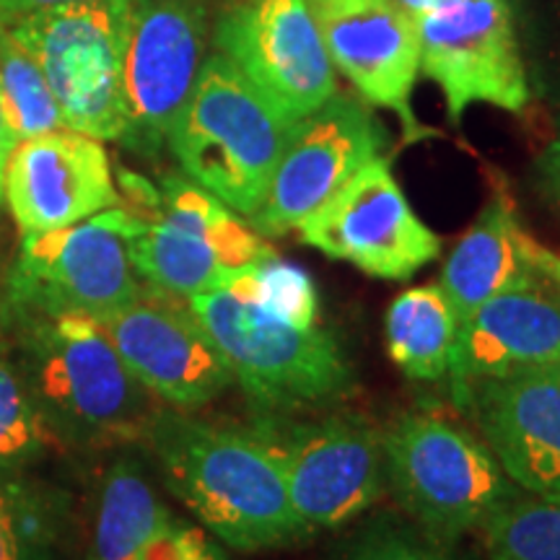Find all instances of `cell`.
Here are the masks:
<instances>
[{
    "mask_svg": "<svg viewBox=\"0 0 560 560\" xmlns=\"http://www.w3.org/2000/svg\"><path fill=\"white\" fill-rule=\"evenodd\" d=\"M187 301L257 408H317L353 382L340 340L322 325L317 285L299 265L272 257Z\"/></svg>",
    "mask_w": 560,
    "mask_h": 560,
    "instance_id": "6da1fadb",
    "label": "cell"
},
{
    "mask_svg": "<svg viewBox=\"0 0 560 560\" xmlns=\"http://www.w3.org/2000/svg\"><path fill=\"white\" fill-rule=\"evenodd\" d=\"M149 441L172 493L229 548L278 550L312 537L260 425L240 429L172 410L159 412Z\"/></svg>",
    "mask_w": 560,
    "mask_h": 560,
    "instance_id": "7a4b0ae2",
    "label": "cell"
},
{
    "mask_svg": "<svg viewBox=\"0 0 560 560\" xmlns=\"http://www.w3.org/2000/svg\"><path fill=\"white\" fill-rule=\"evenodd\" d=\"M296 122L226 55L215 52L202 60L166 143L187 179L249 221L268 195Z\"/></svg>",
    "mask_w": 560,
    "mask_h": 560,
    "instance_id": "3957f363",
    "label": "cell"
},
{
    "mask_svg": "<svg viewBox=\"0 0 560 560\" xmlns=\"http://www.w3.org/2000/svg\"><path fill=\"white\" fill-rule=\"evenodd\" d=\"M382 446L395 499L436 542L480 529L522 490L486 441L446 418L405 416L382 433Z\"/></svg>",
    "mask_w": 560,
    "mask_h": 560,
    "instance_id": "277c9868",
    "label": "cell"
},
{
    "mask_svg": "<svg viewBox=\"0 0 560 560\" xmlns=\"http://www.w3.org/2000/svg\"><path fill=\"white\" fill-rule=\"evenodd\" d=\"M145 210H130L128 247L138 276L153 289L192 299L278 252L192 179L166 177L149 190Z\"/></svg>",
    "mask_w": 560,
    "mask_h": 560,
    "instance_id": "5b68a950",
    "label": "cell"
},
{
    "mask_svg": "<svg viewBox=\"0 0 560 560\" xmlns=\"http://www.w3.org/2000/svg\"><path fill=\"white\" fill-rule=\"evenodd\" d=\"M34 387L47 412L86 441L149 439L159 410L125 366L102 322L66 314L32 327Z\"/></svg>",
    "mask_w": 560,
    "mask_h": 560,
    "instance_id": "8992f818",
    "label": "cell"
},
{
    "mask_svg": "<svg viewBox=\"0 0 560 560\" xmlns=\"http://www.w3.org/2000/svg\"><path fill=\"white\" fill-rule=\"evenodd\" d=\"M130 0H86L3 24L39 62L68 130L122 140V55Z\"/></svg>",
    "mask_w": 560,
    "mask_h": 560,
    "instance_id": "52a82bcc",
    "label": "cell"
},
{
    "mask_svg": "<svg viewBox=\"0 0 560 560\" xmlns=\"http://www.w3.org/2000/svg\"><path fill=\"white\" fill-rule=\"evenodd\" d=\"M130 210L115 206L68 229L24 236L11 301L32 317L107 319L143 291L128 247Z\"/></svg>",
    "mask_w": 560,
    "mask_h": 560,
    "instance_id": "ba28073f",
    "label": "cell"
},
{
    "mask_svg": "<svg viewBox=\"0 0 560 560\" xmlns=\"http://www.w3.org/2000/svg\"><path fill=\"white\" fill-rule=\"evenodd\" d=\"M412 19L420 70L441 89L454 125H462L475 102L511 115L529 107L527 68L509 0H459L450 9Z\"/></svg>",
    "mask_w": 560,
    "mask_h": 560,
    "instance_id": "9c48e42d",
    "label": "cell"
},
{
    "mask_svg": "<svg viewBox=\"0 0 560 560\" xmlns=\"http://www.w3.org/2000/svg\"><path fill=\"white\" fill-rule=\"evenodd\" d=\"M301 242L380 280H408L439 257V236L418 219L384 156L371 159L299 223Z\"/></svg>",
    "mask_w": 560,
    "mask_h": 560,
    "instance_id": "30bf717a",
    "label": "cell"
},
{
    "mask_svg": "<svg viewBox=\"0 0 560 560\" xmlns=\"http://www.w3.org/2000/svg\"><path fill=\"white\" fill-rule=\"evenodd\" d=\"M285 490L312 532L338 529L382 499L387 482L382 431L363 418L332 416L310 423H262Z\"/></svg>",
    "mask_w": 560,
    "mask_h": 560,
    "instance_id": "8fae6325",
    "label": "cell"
},
{
    "mask_svg": "<svg viewBox=\"0 0 560 560\" xmlns=\"http://www.w3.org/2000/svg\"><path fill=\"white\" fill-rule=\"evenodd\" d=\"M202 11L195 0H130L122 55V140L156 153L202 68Z\"/></svg>",
    "mask_w": 560,
    "mask_h": 560,
    "instance_id": "7c38bea8",
    "label": "cell"
},
{
    "mask_svg": "<svg viewBox=\"0 0 560 560\" xmlns=\"http://www.w3.org/2000/svg\"><path fill=\"white\" fill-rule=\"evenodd\" d=\"M384 145L387 132L369 104L335 91L319 109L293 125L268 195L249 226L262 236L289 234L363 164L382 156Z\"/></svg>",
    "mask_w": 560,
    "mask_h": 560,
    "instance_id": "4fadbf2b",
    "label": "cell"
},
{
    "mask_svg": "<svg viewBox=\"0 0 560 560\" xmlns=\"http://www.w3.org/2000/svg\"><path fill=\"white\" fill-rule=\"evenodd\" d=\"M215 42L291 120L312 115L338 91L306 0H240L221 16Z\"/></svg>",
    "mask_w": 560,
    "mask_h": 560,
    "instance_id": "5bb4252c",
    "label": "cell"
},
{
    "mask_svg": "<svg viewBox=\"0 0 560 560\" xmlns=\"http://www.w3.org/2000/svg\"><path fill=\"white\" fill-rule=\"evenodd\" d=\"M102 327L132 376L174 410L206 408L234 382L187 299L145 283L140 296L102 319Z\"/></svg>",
    "mask_w": 560,
    "mask_h": 560,
    "instance_id": "9a60e30c",
    "label": "cell"
},
{
    "mask_svg": "<svg viewBox=\"0 0 560 560\" xmlns=\"http://www.w3.org/2000/svg\"><path fill=\"white\" fill-rule=\"evenodd\" d=\"M332 66L374 107L400 117L408 140H420L410 107L420 73V42L412 13L397 0H306Z\"/></svg>",
    "mask_w": 560,
    "mask_h": 560,
    "instance_id": "2e32d148",
    "label": "cell"
},
{
    "mask_svg": "<svg viewBox=\"0 0 560 560\" xmlns=\"http://www.w3.org/2000/svg\"><path fill=\"white\" fill-rule=\"evenodd\" d=\"M3 198L24 236L68 229L120 206L102 140L68 128L13 145L3 172Z\"/></svg>",
    "mask_w": 560,
    "mask_h": 560,
    "instance_id": "e0dca14e",
    "label": "cell"
},
{
    "mask_svg": "<svg viewBox=\"0 0 560 560\" xmlns=\"http://www.w3.org/2000/svg\"><path fill=\"white\" fill-rule=\"evenodd\" d=\"M454 397L514 486L560 493V382L550 369L472 380Z\"/></svg>",
    "mask_w": 560,
    "mask_h": 560,
    "instance_id": "ac0fdd59",
    "label": "cell"
},
{
    "mask_svg": "<svg viewBox=\"0 0 560 560\" xmlns=\"http://www.w3.org/2000/svg\"><path fill=\"white\" fill-rule=\"evenodd\" d=\"M560 361V291L548 278L503 291L459 322L452 387L488 376L550 369Z\"/></svg>",
    "mask_w": 560,
    "mask_h": 560,
    "instance_id": "d6986e66",
    "label": "cell"
},
{
    "mask_svg": "<svg viewBox=\"0 0 560 560\" xmlns=\"http://www.w3.org/2000/svg\"><path fill=\"white\" fill-rule=\"evenodd\" d=\"M532 260V236L520 226L506 187L493 192L441 270V291L465 322L488 299L540 280Z\"/></svg>",
    "mask_w": 560,
    "mask_h": 560,
    "instance_id": "ffe728a7",
    "label": "cell"
},
{
    "mask_svg": "<svg viewBox=\"0 0 560 560\" xmlns=\"http://www.w3.org/2000/svg\"><path fill=\"white\" fill-rule=\"evenodd\" d=\"M459 319L439 283L400 293L387 310L389 359L405 376L441 382L450 376Z\"/></svg>",
    "mask_w": 560,
    "mask_h": 560,
    "instance_id": "44dd1931",
    "label": "cell"
},
{
    "mask_svg": "<svg viewBox=\"0 0 560 560\" xmlns=\"http://www.w3.org/2000/svg\"><path fill=\"white\" fill-rule=\"evenodd\" d=\"M170 520L143 472L128 459L117 462L102 486L91 560H143L145 548Z\"/></svg>",
    "mask_w": 560,
    "mask_h": 560,
    "instance_id": "7402d4cb",
    "label": "cell"
},
{
    "mask_svg": "<svg viewBox=\"0 0 560 560\" xmlns=\"http://www.w3.org/2000/svg\"><path fill=\"white\" fill-rule=\"evenodd\" d=\"M490 560H560V493H527L480 524Z\"/></svg>",
    "mask_w": 560,
    "mask_h": 560,
    "instance_id": "603a6c76",
    "label": "cell"
},
{
    "mask_svg": "<svg viewBox=\"0 0 560 560\" xmlns=\"http://www.w3.org/2000/svg\"><path fill=\"white\" fill-rule=\"evenodd\" d=\"M0 104L13 140L66 128L45 70L0 24Z\"/></svg>",
    "mask_w": 560,
    "mask_h": 560,
    "instance_id": "cb8c5ba5",
    "label": "cell"
},
{
    "mask_svg": "<svg viewBox=\"0 0 560 560\" xmlns=\"http://www.w3.org/2000/svg\"><path fill=\"white\" fill-rule=\"evenodd\" d=\"M527 68L532 100H540L560 132V0H509Z\"/></svg>",
    "mask_w": 560,
    "mask_h": 560,
    "instance_id": "d4e9b609",
    "label": "cell"
},
{
    "mask_svg": "<svg viewBox=\"0 0 560 560\" xmlns=\"http://www.w3.org/2000/svg\"><path fill=\"white\" fill-rule=\"evenodd\" d=\"M45 444V423L13 369L0 359V462L24 459Z\"/></svg>",
    "mask_w": 560,
    "mask_h": 560,
    "instance_id": "484cf974",
    "label": "cell"
},
{
    "mask_svg": "<svg viewBox=\"0 0 560 560\" xmlns=\"http://www.w3.org/2000/svg\"><path fill=\"white\" fill-rule=\"evenodd\" d=\"M342 560H459L444 542L418 540L402 532H376L366 540L355 542Z\"/></svg>",
    "mask_w": 560,
    "mask_h": 560,
    "instance_id": "4316f807",
    "label": "cell"
},
{
    "mask_svg": "<svg viewBox=\"0 0 560 560\" xmlns=\"http://www.w3.org/2000/svg\"><path fill=\"white\" fill-rule=\"evenodd\" d=\"M143 560H226L219 545L208 540V535L198 527L170 520L159 529Z\"/></svg>",
    "mask_w": 560,
    "mask_h": 560,
    "instance_id": "83f0119b",
    "label": "cell"
},
{
    "mask_svg": "<svg viewBox=\"0 0 560 560\" xmlns=\"http://www.w3.org/2000/svg\"><path fill=\"white\" fill-rule=\"evenodd\" d=\"M535 185L542 198L560 210V132L535 161Z\"/></svg>",
    "mask_w": 560,
    "mask_h": 560,
    "instance_id": "f1b7e54d",
    "label": "cell"
},
{
    "mask_svg": "<svg viewBox=\"0 0 560 560\" xmlns=\"http://www.w3.org/2000/svg\"><path fill=\"white\" fill-rule=\"evenodd\" d=\"M0 560H30V548L19 527L16 511L3 495H0Z\"/></svg>",
    "mask_w": 560,
    "mask_h": 560,
    "instance_id": "f546056e",
    "label": "cell"
},
{
    "mask_svg": "<svg viewBox=\"0 0 560 560\" xmlns=\"http://www.w3.org/2000/svg\"><path fill=\"white\" fill-rule=\"evenodd\" d=\"M70 3H86V0H0V24H11V21L30 16V13Z\"/></svg>",
    "mask_w": 560,
    "mask_h": 560,
    "instance_id": "4dcf8cb0",
    "label": "cell"
},
{
    "mask_svg": "<svg viewBox=\"0 0 560 560\" xmlns=\"http://www.w3.org/2000/svg\"><path fill=\"white\" fill-rule=\"evenodd\" d=\"M532 260H535V268L540 270V276L548 278L560 291V255H556V252L548 247H542L540 242L532 240Z\"/></svg>",
    "mask_w": 560,
    "mask_h": 560,
    "instance_id": "1f68e13d",
    "label": "cell"
},
{
    "mask_svg": "<svg viewBox=\"0 0 560 560\" xmlns=\"http://www.w3.org/2000/svg\"><path fill=\"white\" fill-rule=\"evenodd\" d=\"M13 145H16V140H13L9 125H5L3 104H0V198H3V172H5V161H9V153L13 151Z\"/></svg>",
    "mask_w": 560,
    "mask_h": 560,
    "instance_id": "d6a6232c",
    "label": "cell"
},
{
    "mask_svg": "<svg viewBox=\"0 0 560 560\" xmlns=\"http://www.w3.org/2000/svg\"><path fill=\"white\" fill-rule=\"evenodd\" d=\"M397 3L405 5V9H408L412 16H420V13L450 9V5H457L459 0H397Z\"/></svg>",
    "mask_w": 560,
    "mask_h": 560,
    "instance_id": "836d02e7",
    "label": "cell"
},
{
    "mask_svg": "<svg viewBox=\"0 0 560 560\" xmlns=\"http://www.w3.org/2000/svg\"><path fill=\"white\" fill-rule=\"evenodd\" d=\"M550 371H552V374H556V376H558V382H560V361L556 363V366H550Z\"/></svg>",
    "mask_w": 560,
    "mask_h": 560,
    "instance_id": "e575fe53",
    "label": "cell"
}]
</instances>
